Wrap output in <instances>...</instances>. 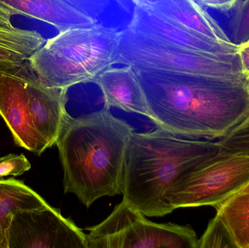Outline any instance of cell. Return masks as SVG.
I'll return each mask as SVG.
<instances>
[{"instance_id": "7", "label": "cell", "mask_w": 249, "mask_h": 248, "mask_svg": "<svg viewBox=\"0 0 249 248\" xmlns=\"http://www.w3.org/2000/svg\"><path fill=\"white\" fill-rule=\"evenodd\" d=\"M123 199L101 224L86 228L89 248H198L190 226L157 224Z\"/></svg>"}, {"instance_id": "23", "label": "cell", "mask_w": 249, "mask_h": 248, "mask_svg": "<svg viewBox=\"0 0 249 248\" xmlns=\"http://www.w3.org/2000/svg\"><path fill=\"white\" fill-rule=\"evenodd\" d=\"M237 54L239 57L242 73L246 79L249 78V40L238 45Z\"/></svg>"}, {"instance_id": "8", "label": "cell", "mask_w": 249, "mask_h": 248, "mask_svg": "<svg viewBox=\"0 0 249 248\" xmlns=\"http://www.w3.org/2000/svg\"><path fill=\"white\" fill-rule=\"evenodd\" d=\"M249 183V153L218 154L181 176L166 197L173 211L178 208L215 207Z\"/></svg>"}, {"instance_id": "24", "label": "cell", "mask_w": 249, "mask_h": 248, "mask_svg": "<svg viewBox=\"0 0 249 248\" xmlns=\"http://www.w3.org/2000/svg\"><path fill=\"white\" fill-rule=\"evenodd\" d=\"M120 7H122L123 10L129 14L133 15L136 8V4L135 0H115Z\"/></svg>"}, {"instance_id": "9", "label": "cell", "mask_w": 249, "mask_h": 248, "mask_svg": "<svg viewBox=\"0 0 249 248\" xmlns=\"http://www.w3.org/2000/svg\"><path fill=\"white\" fill-rule=\"evenodd\" d=\"M7 248H89V244L81 229L48 205L12 215Z\"/></svg>"}, {"instance_id": "2", "label": "cell", "mask_w": 249, "mask_h": 248, "mask_svg": "<svg viewBox=\"0 0 249 248\" xmlns=\"http://www.w3.org/2000/svg\"><path fill=\"white\" fill-rule=\"evenodd\" d=\"M134 128L103 109L70 115L55 145L64 172L65 194L86 208L104 197L121 195L127 145Z\"/></svg>"}, {"instance_id": "4", "label": "cell", "mask_w": 249, "mask_h": 248, "mask_svg": "<svg viewBox=\"0 0 249 248\" xmlns=\"http://www.w3.org/2000/svg\"><path fill=\"white\" fill-rule=\"evenodd\" d=\"M68 90L45 85L28 61L0 74V116L18 147L40 156L55 145L70 116Z\"/></svg>"}, {"instance_id": "19", "label": "cell", "mask_w": 249, "mask_h": 248, "mask_svg": "<svg viewBox=\"0 0 249 248\" xmlns=\"http://www.w3.org/2000/svg\"><path fill=\"white\" fill-rule=\"evenodd\" d=\"M218 144L224 151L249 153V116L228 135L220 138Z\"/></svg>"}, {"instance_id": "6", "label": "cell", "mask_w": 249, "mask_h": 248, "mask_svg": "<svg viewBox=\"0 0 249 248\" xmlns=\"http://www.w3.org/2000/svg\"><path fill=\"white\" fill-rule=\"evenodd\" d=\"M115 64L136 71H163L246 80L238 54L217 55L186 49L133 32L121 31Z\"/></svg>"}, {"instance_id": "18", "label": "cell", "mask_w": 249, "mask_h": 248, "mask_svg": "<svg viewBox=\"0 0 249 248\" xmlns=\"http://www.w3.org/2000/svg\"><path fill=\"white\" fill-rule=\"evenodd\" d=\"M233 243L222 221L215 216L209 222L207 229L200 239L198 248H232Z\"/></svg>"}, {"instance_id": "26", "label": "cell", "mask_w": 249, "mask_h": 248, "mask_svg": "<svg viewBox=\"0 0 249 248\" xmlns=\"http://www.w3.org/2000/svg\"><path fill=\"white\" fill-rule=\"evenodd\" d=\"M162 1L164 0H136V3L137 5L146 6Z\"/></svg>"}, {"instance_id": "22", "label": "cell", "mask_w": 249, "mask_h": 248, "mask_svg": "<svg viewBox=\"0 0 249 248\" xmlns=\"http://www.w3.org/2000/svg\"><path fill=\"white\" fill-rule=\"evenodd\" d=\"M205 8L213 9L222 13L234 10L243 0H195Z\"/></svg>"}, {"instance_id": "20", "label": "cell", "mask_w": 249, "mask_h": 248, "mask_svg": "<svg viewBox=\"0 0 249 248\" xmlns=\"http://www.w3.org/2000/svg\"><path fill=\"white\" fill-rule=\"evenodd\" d=\"M31 163L24 154H9L0 157V179L18 176L31 169Z\"/></svg>"}, {"instance_id": "16", "label": "cell", "mask_w": 249, "mask_h": 248, "mask_svg": "<svg viewBox=\"0 0 249 248\" xmlns=\"http://www.w3.org/2000/svg\"><path fill=\"white\" fill-rule=\"evenodd\" d=\"M235 248H249V192H238L214 207Z\"/></svg>"}, {"instance_id": "17", "label": "cell", "mask_w": 249, "mask_h": 248, "mask_svg": "<svg viewBox=\"0 0 249 248\" xmlns=\"http://www.w3.org/2000/svg\"><path fill=\"white\" fill-rule=\"evenodd\" d=\"M230 39L240 45L249 40V0H243L234 9L230 20Z\"/></svg>"}, {"instance_id": "25", "label": "cell", "mask_w": 249, "mask_h": 248, "mask_svg": "<svg viewBox=\"0 0 249 248\" xmlns=\"http://www.w3.org/2000/svg\"><path fill=\"white\" fill-rule=\"evenodd\" d=\"M13 16L7 9L0 7V24L1 25H12L11 17Z\"/></svg>"}, {"instance_id": "5", "label": "cell", "mask_w": 249, "mask_h": 248, "mask_svg": "<svg viewBox=\"0 0 249 248\" xmlns=\"http://www.w3.org/2000/svg\"><path fill=\"white\" fill-rule=\"evenodd\" d=\"M121 34V31L99 23L60 32L48 39L28 63L48 87L69 89L94 83L102 72L115 65Z\"/></svg>"}, {"instance_id": "12", "label": "cell", "mask_w": 249, "mask_h": 248, "mask_svg": "<svg viewBox=\"0 0 249 248\" xmlns=\"http://www.w3.org/2000/svg\"><path fill=\"white\" fill-rule=\"evenodd\" d=\"M0 7L13 16L22 15L52 25L59 32L99 23L68 0H0Z\"/></svg>"}, {"instance_id": "11", "label": "cell", "mask_w": 249, "mask_h": 248, "mask_svg": "<svg viewBox=\"0 0 249 248\" xmlns=\"http://www.w3.org/2000/svg\"><path fill=\"white\" fill-rule=\"evenodd\" d=\"M103 94L104 106L138 114L150 119L149 106L139 74L130 66L110 68L94 82Z\"/></svg>"}, {"instance_id": "1", "label": "cell", "mask_w": 249, "mask_h": 248, "mask_svg": "<svg viewBox=\"0 0 249 248\" xmlns=\"http://www.w3.org/2000/svg\"><path fill=\"white\" fill-rule=\"evenodd\" d=\"M151 122L178 136L222 138L249 116L246 80L136 71Z\"/></svg>"}, {"instance_id": "10", "label": "cell", "mask_w": 249, "mask_h": 248, "mask_svg": "<svg viewBox=\"0 0 249 248\" xmlns=\"http://www.w3.org/2000/svg\"><path fill=\"white\" fill-rule=\"evenodd\" d=\"M127 29L186 49L217 55L237 54L238 45L222 43L190 32L140 5H136Z\"/></svg>"}, {"instance_id": "27", "label": "cell", "mask_w": 249, "mask_h": 248, "mask_svg": "<svg viewBox=\"0 0 249 248\" xmlns=\"http://www.w3.org/2000/svg\"><path fill=\"white\" fill-rule=\"evenodd\" d=\"M239 192H249V183L247 186H244Z\"/></svg>"}, {"instance_id": "14", "label": "cell", "mask_w": 249, "mask_h": 248, "mask_svg": "<svg viewBox=\"0 0 249 248\" xmlns=\"http://www.w3.org/2000/svg\"><path fill=\"white\" fill-rule=\"evenodd\" d=\"M45 42L36 31L0 24V74L22 66Z\"/></svg>"}, {"instance_id": "21", "label": "cell", "mask_w": 249, "mask_h": 248, "mask_svg": "<svg viewBox=\"0 0 249 248\" xmlns=\"http://www.w3.org/2000/svg\"><path fill=\"white\" fill-rule=\"evenodd\" d=\"M92 18L99 21L110 6L109 0H68Z\"/></svg>"}, {"instance_id": "13", "label": "cell", "mask_w": 249, "mask_h": 248, "mask_svg": "<svg viewBox=\"0 0 249 248\" xmlns=\"http://www.w3.org/2000/svg\"><path fill=\"white\" fill-rule=\"evenodd\" d=\"M142 7L200 36L222 43L232 42L217 21L195 0H164Z\"/></svg>"}, {"instance_id": "3", "label": "cell", "mask_w": 249, "mask_h": 248, "mask_svg": "<svg viewBox=\"0 0 249 248\" xmlns=\"http://www.w3.org/2000/svg\"><path fill=\"white\" fill-rule=\"evenodd\" d=\"M222 150L218 141L181 138L157 128L133 132L124 165V198L145 216L173 212L167 195L187 172Z\"/></svg>"}, {"instance_id": "28", "label": "cell", "mask_w": 249, "mask_h": 248, "mask_svg": "<svg viewBox=\"0 0 249 248\" xmlns=\"http://www.w3.org/2000/svg\"><path fill=\"white\" fill-rule=\"evenodd\" d=\"M247 88H248L249 93V78L247 79Z\"/></svg>"}, {"instance_id": "29", "label": "cell", "mask_w": 249, "mask_h": 248, "mask_svg": "<svg viewBox=\"0 0 249 248\" xmlns=\"http://www.w3.org/2000/svg\"><path fill=\"white\" fill-rule=\"evenodd\" d=\"M135 1H136V0H135Z\"/></svg>"}, {"instance_id": "15", "label": "cell", "mask_w": 249, "mask_h": 248, "mask_svg": "<svg viewBox=\"0 0 249 248\" xmlns=\"http://www.w3.org/2000/svg\"><path fill=\"white\" fill-rule=\"evenodd\" d=\"M48 205L40 195L23 182L14 179H0V248H7V228L14 213Z\"/></svg>"}]
</instances>
